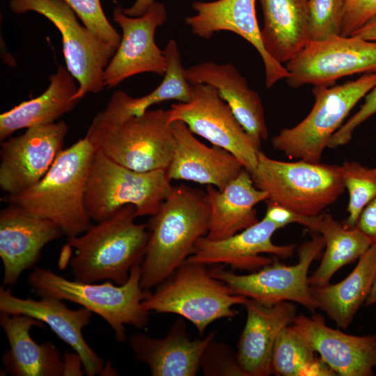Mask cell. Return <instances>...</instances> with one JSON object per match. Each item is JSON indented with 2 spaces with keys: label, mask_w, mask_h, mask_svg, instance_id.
<instances>
[{
  "label": "cell",
  "mask_w": 376,
  "mask_h": 376,
  "mask_svg": "<svg viewBox=\"0 0 376 376\" xmlns=\"http://www.w3.org/2000/svg\"><path fill=\"white\" fill-rule=\"evenodd\" d=\"M210 214L205 191L185 185L173 187L147 224L150 236L141 264L143 290L159 285L192 254L197 241L207 233Z\"/></svg>",
  "instance_id": "obj_1"
},
{
  "label": "cell",
  "mask_w": 376,
  "mask_h": 376,
  "mask_svg": "<svg viewBox=\"0 0 376 376\" xmlns=\"http://www.w3.org/2000/svg\"><path fill=\"white\" fill-rule=\"evenodd\" d=\"M136 217L135 207L127 205L68 238L66 244L74 252L68 261L74 279L125 283L132 267L142 264L150 236L148 224H136Z\"/></svg>",
  "instance_id": "obj_2"
},
{
  "label": "cell",
  "mask_w": 376,
  "mask_h": 376,
  "mask_svg": "<svg viewBox=\"0 0 376 376\" xmlns=\"http://www.w3.org/2000/svg\"><path fill=\"white\" fill-rule=\"evenodd\" d=\"M95 152L85 136L63 149L38 182L3 201L54 221L68 238L82 234L92 225L85 194Z\"/></svg>",
  "instance_id": "obj_3"
},
{
  "label": "cell",
  "mask_w": 376,
  "mask_h": 376,
  "mask_svg": "<svg viewBox=\"0 0 376 376\" xmlns=\"http://www.w3.org/2000/svg\"><path fill=\"white\" fill-rule=\"evenodd\" d=\"M141 264L134 265L128 280L122 285L68 280L45 268L35 267L28 282L40 297H52L79 304L103 318L113 331L116 340H126L125 325L146 327L149 313L143 307L148 295L141 285Z\"/></svg>",
  "instance_id": "obj_4"
},
{
  "label": "cell",
  "mask_w": 376,
  "mask_h": 376,
  "mask_svg": "<svg viewBox=\"0 0 376 376\" xmlns=\"http://www.w3.org/2000/svg\"><path fill=\"white\" fill-rule=\"evenodd\" d=\"M86 136L95 152L141 172L166 171L175 148L167 111L162 109L117 120L95 116Z\"/></svg>",
  "instance_id": "obj_5"
},
{
  "label": "cell",
  "mask_w": 376,
  "mask_h": 376,
  "mask_svg": "<svg viewBox=\"0 0 376 376\" xmlns=\"http://www.w3.org/2000/svg\"><path fill=\"white\" fill-rule=\"evenodd\" d=\"M251 175L268 201L305 216L320 214L345 189L341 165L279 161L261 150Z\"/></svg>",
  "instance_id": "obj_6"
},
{
  "label": "cell",
  "mask_w": 376,
  "mask_h": 376,
  "mask_svg": "<svg viewBox=\"0 0 376 376\" xmlns=\"http://www.w3.org/2000/svg\"><path fill=\"white\" fill-rule=\"evenodd\" d=\"M247 299L214 278L205 265L185 261L153 293L149 292L142 305L148 312L177 314L203 335L214 321L233 318V306L244 305Z\"/></svg>",
  "instance_id": "obj_7"
},
{
  "label": "cell",
  "mask_w": 376,
  "mask_h": 376,
  "mask_svg": "<svg viewBox=\"0 0 376 376\" xmlns=\"http://www.w3.org/2000/svg\"><path fill=\"white\" fill-rule=\"evenodd\" d=\"M171 182L165 170L136 171L95 152L86 184V209L96 222L127 205L135 207L137 217H152L171 193Z\"/></svg>",
  "instance_id": "obj_8"
},
{
  "label": "cell",
  "mask_w": 376,
  "mask_h": 376,
  "mask_svg": "<svg viewBox=\"0 0 376 376\" xmlns=\"http://www.w3.org/2000/svg\"><path fill=\"white\" fill-rule=\"evenodd\" d=\"M375 84L376 72H371L340 85L313 86L315 102L310 113L297 125L274 136L272 147L290 159L319 163L331 136Z\"/></svg>",
  "instance_id": "obj_9"
},
{
  "label": "cell",
  "mask_w": 376,
  "mask_h": 376,
  "mask_svg": "<svg viewBox=\"0 0 376 376\" xmlns=\"http://www.w3.org/2000/svg\"><path fill=\"white\" fill-rule=\"evenodd\" d=\"M9 8L17 15L38 13L58 30L65 67L78 83L74 100L102 91L104 71L116 49L80 24L63 0H10Z\"/></svg>",
  "instance_id": "obj_10"
},
{
  "label": "cell",
  "mask_w": 376,
  "mask_h": 376,
  "mask_svg": "<svg viewBox=\"0 0 376 376\" xmlns=\"http://www.w3.org/2000/svg\"><path fill=\"white\" fill-rule=\"evenodd\" d=\"M166 111L169 123L183 122L193 134L232 153L250 173L255 170L260 148L215 88L191 84V99L173 104Z\"/></svg>",
  "instance_id": "obj_11"
},
{
  "label": "cell",
  "mask_w": 376,
  "mask_h": 376,
  "mask_svg": "<svg viewBox=\"0 0 376 376\" xmlns=\"http://www.w3.org/2000/svg\"><path fill=\"white\" fill-rule=\"evenodd\" d=\"M321 235H313L298 251V263L285 265L274 261L249 274H236L223 268H214L210 274L226 283L233 293L254 299L265 305L281 301L297 302L315 311V301L308 281V272L313 261L324 248Z\"/></svg>",
  "instance_id": "obj_12"
},
{
  "label": "cell",
  "mask_w": 376,
  "mask_h": 376,
  "mask_svg": "<svg viewBox=\"0 0 376 376\" xmlns=\"http://www.w3.org/2000/svg\"><path fill=\"white\" fill-rule=\"evenodd\" d=\"M285 67L292 88L331 86L346 76L376 72V41L354 35L309 41Z\"/></svg>",
  "instance_id": "obj_13"
},
{
  "label": "cell",
  "mask_w": 376,
  "mask_h": 376,
  "mask_svg": "<svg viewBox=\"0 0 376 376\" xmlns=\"http://www.w3.org/2000/svg\"><path fill=\"white\" fill-rule=\"evenodd\" d=\"M113 20L122 30L121 40L103 74L104 87L112 88L125 79L141 74L154 73L164 76L168 63L164 50L155 40L156 29L166 20L165 6L155 1L141 16L131 17L117 6L113 10Z\"/></svg>",
  "instance_id": "obj_14"
},
{
  "label": "cell",
  "mask_w": 376,
  "mask_h": 376,
  "mask_svg": "<svg viewBox=\"0 0 376 376\" xmlns=\"http://www.w3.org/2000/svg\"><path fill=\"white\" fill-rule=\"evenodd\" d=\"M68 127L63 120L36 125L1 142L0 187L7 196L38 182L63 150Z\"/></svg>",
  "instance_id": "obj_15"
},
{
  "label": "cell",
  "mask_w": 376,
  "mask_h": 376,
  "mask_svg": "<svg viewBox=\"0 0 376 376\" xmlns=\"http://www.w3.org/2000/svg\"><path fill=\"white\" fill-rule=\"evenodd\" d=\"M192 8L196 13L187 17L185 21L194 35L209 39L219 31L233 32L258 51L263 62L267 88L288 77L285 67L273 59L263 46L256 17V0L197 1L192 3Z\"/></svg>",
  "instance_id": "obj_16"
},
{
  "label": "cell",
  "mask_w": 376,
  "mask_h": 376,
  "mask_svg": "<svg viewBox=\"0 0 376 376\" xmlns=\"http://www.w3.org/2000/svg\"><path fill=\"white\" fill-rule=\"evenodd\" d=\"M0 212V257L4 286H13L38 263L46 244L63 235L54 221L11 204Z\"/></svg>",
  "instance_id": "obj_17"
},
{
  "label": "cell",
  "mask_w": 376,
  "mask_h": 376,
  "mask_svg": "<svg viewBox=\"0 0 376 376\" xmlns=\"http://www.w3.org/2000/svg\"><path fill=\"white\" fill-rule=\"evenodd\" d=\"M290 325L337 375H373L376 368V334H345L328 327L320 314L296 315Z\"/></svg>",
  "instance_id": "obj_18"
},
{
  "label": "cell",
  "mask_w": 376,
  "mask_h": 376,
  "mask_svg": "<svg viewBox=\"0 0 376 376\" xmlns=\"http://www.w3.org/2000/svg\"><path fill=\"white\" fill-rule=\"evenodd\" d=\"M0 312L20 314L45 323L63 341L80 356L84 371L88 376L104 373L103 360L89 346L83 336V329L90 324L93 313L81 307L72 310L62 300L40 297L36 300L13 295L4 285L0 288Z\"/></svg>",
  "instance_id": "obj_19"
},
{
  "label": "cell",
  "mask_w": 376,
  "mask_h": 376,
  "mask_svg": "<svg viewBox=\"0 0 376 376\" xmlns=\"http://www.w3.org/2000/svg\"><path fill=\"white\" fill-rule=\"evenodd\" d=\"M279 228L264 217L247 228L221 240L202 237L186 261L205 265L223 263L233 269L258 270L273 262L272 258L260 256L261 253H270L281 258L293 255L295 244L276 245L272 242V235Z\"/></svg>",
  "instance_id": "obj_20"
},
{
  "label": "cell",
  "mask_w": 376,
  "mask_h": 376,
  "mask_svg": "<svg viewBox=\"0 0 376 376\" xmlns=\"http://www.w3.org/2000/svg\"><path fill=\"white\" fill-rule=\"evenodd\" d=\"M171 125L175 148L166 170L171 180L191 181L222 190L244 169L228 150L201 142L183 122L175 121Z\"/></svg>",
  "instance_id": "obj_21"
},
{
  "label": "cell",
  "mask_w": 376,
  "mask_h": 376,
  "mask_svg": "<svg viewBox=\"0 0 376 376\" xmlns=\"http://www.w3.org/2000/svg\"><path fill=\"white\" fill-rule=\"evenodd\" d=\"M244 306L246 320L237 343V357L245 376H268L276 339L296 317L290 301L265 305L248 298Z\"/></svg>",
  "instance_id": "obj_22"
},
{
  "label": "cell",
  "mask_w": 376,
  "mask_h": 376,
  "mask_svg": "<svg viewBox=\"0 0 376 376\" xmlns=\"http://www.w3.org/2000/svg\"><path fill=\"white\" fill-rule=\"evenodd\" d=\"M217 332L191 340L185 324L178 319L165 337L152 338L134 333L129 343L136 358L146 363L152 376H194L201 368L203 352Z\"/></svg>",
  "instance_id": "obj_23"
},
{
  "label": "cell",
  "mask_w": 376,
  "mask_h": 376,
  "mask_svg": "<svg viewBox=\"0 0 376 376\" xmlns=\"http://www.w3.org/2000/svg\"><path fill=\"white\" fill-rule=\"evenodd\" d=\"M185 75L191 84H205L215 88L260 148L262 141L269 136L262 100L233 65L205 61L185 68Z\"/></svg>",
  "instance_id": "obj_24"
},
{
  "label": "cell",
  "mask_w": 376,
  "mask_h": 376,
  "mask_svg": "<svg viewBox=\"0 0 376 376\" xmlns=\"http://www.w3.org/2000/svg\"><path fill=\"white\" fill-rule=\"evenodd\" d=\"M0 325L6 336L9 349L2 357L4 372L14 376H62L63 359L50 342L38 344L30 334L40 321L25 315L0 312Z\"/></svg>",
  "instance_id": "obj_25"
},
{
  "label": "cell",
  "mask_w": 376,
  "mask_h": 376,
  "mask_svg": "<svg viewBox=\"0 0 376 376\" xmlns=\"http://www.w3.org/2000/svg\"><path fill=\"white\" fill-rule=\"evenodd\" d=\"M205 192L210 214L205 237L210 240L229 237L257 223L255 207L268 199L267 194L255 186L245 169L222 190L207 185Z\"/></svg>",
  "instance_id": "obj_26"
},
{
  "label": "cell",
  "mask_w": 376,
  "mask_h": 376,
  "mask_svg": "<svg viewBox=\"0 0 376 376\" xmlns=\"http://www.w3.org/2000/svg\"><path fill=\"white\" fill-rule=\"evenodd\" d=\"M49 79V84L41 95L0 115L1 141L19 130L56 123L77 106L79 100L73 97L78 85L66 67L59 64L56 72Z\"/></svg>",
  "instance_id": "obj_27"
},
{
  "label": "cell",
  "mask_w": 376,
  "mask_h": 376,
  "mask_svg": "<svg viewBox=\"0 0 376 376\" xmlns=\"http://www.w3.org/2000/svg\"><path fill=\"white\" fill-rule=\"evenodd\" d=\"M259 1L263 15V46L273 59L286 63L310 41L308 0Z\"/></svg>",
  "instance_id": "obj_28"
},
{
  "label": "cell",
  "mask_w": 376,
  "mask_h": 376,
  "mask_svg": "<svg viewBox=\"0 0 376 376\" xmlns=\"http://www.w3.org/2000/svg\"><path fill=\"white\" fill-rule=\"evenodd\" d=\"M375 277L376 240L343 281L324 286H311V290L318 308L324 311L338 327L346 329L366 300Z\"/></svg>",
  "instance_id": "obj_29"
},
{
  "label": "cell",
  "mask_w": 376,
  "mask_h": 376,
  "mask_svg": "<svg viewBox=\"0 0 376 376\" xmlns=\"http://www.w3.org/2000/svg\"><path fill=\"white\" fill-rule=\"evenodd\" d=\"M164 52L168 67L158 86L140 97H131L124 91H116L106 107L96 116L104 120H117L132 116L141 115L152 105L164 101H189L191 97V84L185 77V68L182 64L177 42L171 39Z\"/></svg>",
  "instance_id": "obj_30"
},
{
  "label": "cell",
  "mask_w": 376,
  "mask_h": 376,
  "mask_svg": "<svg viewBox=\"0 0 376 376\" xmlns=\"http://www.w3.org/2000/svg\"><path fill=\"white\" fill-rule=\"evenodd\" d=\"M315 231L324 239L325 251L318 269L308 278L310 286L330 283L339 269L359 259L373 242L357 226L347 228L329 214H320Z\"/></svg>",
  "instance_id": "obj_31"
},
{
  "label": "cell",
  "mask_w": 376,
  "mask_h": 376,
  "mask_svg": "<svg viewBox=\"0 0 376 376\" xmlns=\"http://www.w3.org/2000/svg\"><path fill=\"white\" fill-rule=\"evenodd\" d=\"M315 352L290 324L280 332L271 361L272 373L281 376L306 375L315 359Z\"/></svg>",
  "instance_id": "obj_32"
},
{
  "label": "cell",
  "mask_w": 376,
  "mask_h": 376,
  "mask_svg": "<svg viewBox=\"0 0 376 376\" xmlns=\"http://www.w3.org/2000/svg\"><path fill=\"white\" fill-rule=\"evenodd\" d=\"M341 166L344 186L349 195L348 217L343 225L354 228L365 207L376 198V168L350 161H345Z\"/></svg>",
  "instance_id": "obj_33"
},
{
  "label": "cell",
  "mask_w": 376,
  "mask_h": 376,
  "mask_svg": "<svg viewBox=\"0 0 376 376\" xmlns=\"http://www.w3.org/2000/svg\"><path fill=\"white\" fill-rule=\"evenodd\" d=\"M310 41L341 36L345 0H308Z\"/></svg>",
  "instance_id": "obj_34"
},
{
  "label": "cell",
  "mask_w": 376,
  "mask_h": 376,
  "mask_svg": "<svg viewBox=\"0 0 376 376\" xmlns=\"http://www.w3.org/2000/svg\"><path fill=\"white\" fill-rule=\"evenodd\" d=\"M63 1L86 28L117 49L121 36L106 17L100 0Z\"/></svg>",
  "instance_id": "obj_35"
},
{
  "label": "cell",
  "mask_w": 376,
  "mask_h": 376,
  "mask_svg": "<svg viewBox=\"0 0 376 376\" xmlns=\"http://www.w3.org/2000/svg\"><path fill=\"white\" fill-rule=\"evenodd\" d=\"M201 368L205 375H243L237 354L227 345L212 340L202 356Z\"/></svg>",
  "instance_id": "obj_36"
},
{
  "label": "cell",
  "mask_w": 376,
  "mask_h": 376,
  "mask_svg": "<svg viewBox=\"0 0 376 376\" xmlns=\"http://www.w3.org/2000/svg\"><path fill=\"white\" fill-rule=\"evenodd\" d=\"M365 97L359 111L331 136L327 148H334L347 144L352 139L356 128L376 113V84Z\"/></svg>",
  "instance_id": "obj_37"
},
{
  "label": "cell",
  "mask_w": 376,
  "mask_h": 376,
  "mask_svg": "<svg viewBox=\"0 0 376 376\" xmlns=\"http://www.w3.org/2000/svg\"><path fill=\"white\" fill-rule=\"evenodd\" d=\"M376 15V0H345L342 36H350Z\"/></svg>",
  "instance_id": "obj_38"
},
{
  "label": "cell",
  "mask_w": 376,
  "mask_h": 376,
  "mask_svg": "<svg viewBox=\"0 0 376 376\" xmlns=\"http://www.w3.org/2000/svg\"><path fill=\"white\" fill-rule=\"evenodd\" d=\"M267 204L264 217L276 224L280 228L288 224L297 223L315 231L319 214L317 216L301 215L268 200H267Z\"/></svg>",
  "instance_id": "obj_39"
},
{
  "label": "cell",
  "mask_w": 376,
  "mask_h": 376,
  "mask_svg": "<svg viewBox=\"0 0 376 376\" xmlns=\"http://www.w3.org/2000/svg\"><path fill=\"white\" fill-rule=\"evenodd\" d=\"M356 226L373 241L376 240V198L365 207Z\"/></svg>",
  "instance_id": "obj_40"
},
{
  "label": "cell",
  "mask_w": 376,
  "mask_h": 376,
  "mask_svg": "<svg viewBox=\"0 0 376 376\" xmlns=\"http://www.w3.org/2000/svg\"><path fill=\"white\" fill-rule=\"evenodd\" d=\"M64 363L63 375H83L84 371L81 370L84 368L83 361L77 352H65L63 357Z\"/></svg>",
  "instance_id": "obj_41"
},
{
  "label": "cell",
  "mask_w": 376,
  "mask_h": 376,
  "mask_svg": "<svg viewBox=\"0 0 376 376\" xmlns=\"http://www.w3.org/2000/svg\"><path fill=\"white\" fill-rule=\"evenodd\" d=\"M352 35L359 36L367 40L376 41V15L369 19Z\"/></svg>",
  "instance_id": "obj_42"
},
{
  "label": "cell",
  "mask_w": 376,
  "mask_h": 376,
  "mask_svg": "<svg viewBox=\"0 0 376 376\" xmlns=\"http://www.w3.org/2000/svg\"><path fill=\"white\" fill-rule=\"evenodd\" d=\"M155 0H136L129 8H123L124 13L131 17L141 16L146 13Z\"/></svg>",
  "instance_id": "obj_43"
},
{
  "label": "cell",
  "mask_w": 376,
  "mask_h": 376,
  "mask_svg": "<svg viewBox=\"0 0 376 376\" xmlns=\"http://www.w3.org/2000/svg\"><path fill=\"white\" fill-rule=\"evenodd\" d=\"M376 304V277L371 288V290L364 302L365 306H369Z\"/></svg>",
  "instance_id": "obj_44"
}]
</instances>
